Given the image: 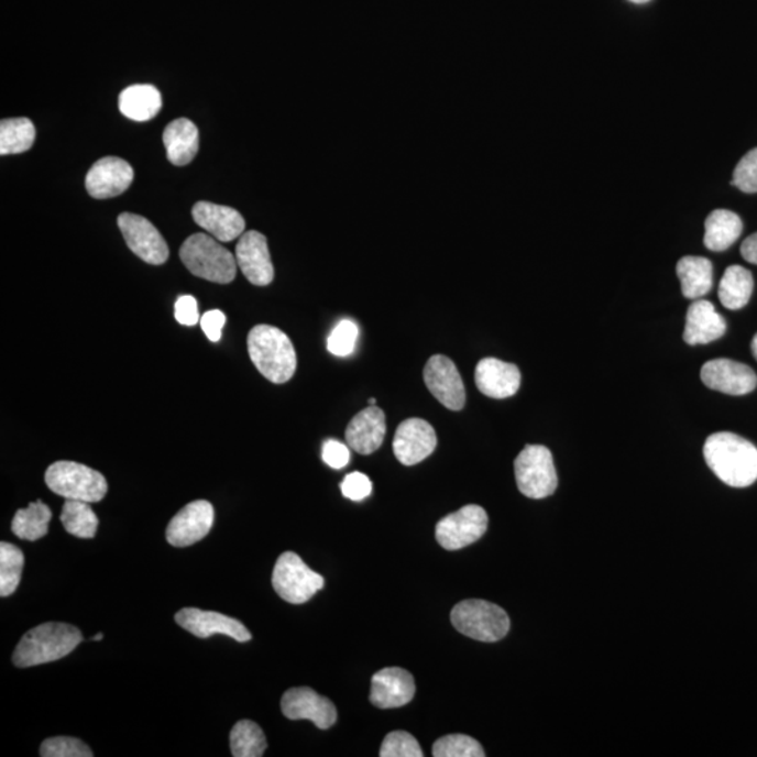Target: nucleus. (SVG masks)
<instances>
[{
  "mask_svg": "<svg viewBox=\"0 0 757 757\" xmlns=\"http://www.w3.org/2000/svg\"><path fill=\"white\" fill-rule=\"evenodd\" d=\"M119 227L128 248L147 264L162 265L168 259V245L152 222L141 215L124 212L119 217Z\"/></svg>",
  "mask_w": 757,
  "mask_h": 757,
  "instance_id": "9d476101",
  "label": "nucleus"
},
{
  "mask_svg": "<svg viewBox=\"0 0 757 757\" xmlns=\"http://www.w3.org/2000/svg\"><path fill=\"white\" fill-rule=\"evenodd\" d=\"M180 259L189 273L215 284H230L237 276V255L206 233H196L183 243Z\"/></svg>",
  "mask_w": 757,
  "mask_h": 757,
  "instance_id": "20e7f679",
  "label": "nucleus"
},
{
  "mask_svg": "<svg viewBox=\"0 0 757 757\" xmlns=\"http://www.w3.org/2000/svg\"><path fill=\"white\" fill-rule=\"evenodd\" d=\"M224 323H227V316L221 310H209L201 317L202 330L212 342L221 341Z\"/></svg>",
  "mask_w": 757,
  "mask_h": 757,
  "instance_id": "79ce46f5",
  "label": "nucleus"
},
{
  "mask_svg": "<svg viewBox=\"0 0 757 757\" xmlns=\"http://www.w3.org/2000/svg\"><path fill=\"white\" fill-rule=\"evenodd\" d=\"M424 381L428 391L442 406L452 412L462 410L465 404V388L452 360L445 355L429 358L424 370Z\"/></svg>",
  "mask_w": 757,
  "mask_h": 757,
  "instance_id": "9b49d317",
  "label": "nucleus"
},
{
  "mask_svg": "<svg viewBox=\"0 0 757 757\" xmlns=\"http://www.w3.org/2000/svg\"><path fill=\"white\" fill-rule=\"evenodd\" d=\"M475 386L483 395L497 398L513 397L520 387V371L514 363L484 358L475 366Z\"/></svg>",
  "mask_w": 757,
  "mask_h": 757,
  "instance_id": "aec40b11",
  "label": "nucleus"
},
{
  "mask_svg": "<svg viewBox=\"0 0 757 757\" xmlns=\"http://www.w3.org/2000/svg\"><path fill=\"white\" fill-rule=\"evenodd\" d=\"M193 218L198 227L206 229L219 242H232L244 233L245 222L242 215L230 207L207 201L197 202L193 208Z\"/></svg>",
  "mask_w": 757,
  "mask_h": 757,
  "instance_id": "4be33fe9",
  "label": "nucleus"
},
{
  "mask_svg": "<svg viewBox=\"0 0 757 757\" xmlns=\"http://www.w3.org/2000/svg\"><path fill=\"white\" fill-rule=\"evenodd\" d=\"M437 448V434L431 424L421 418H408L397 427L393 452L404 465L421 463Z\"/></svg>",
  "mask_w": 757,
  "mask_h": 757,
  "instance_id": "4468645a",
  "label": "nucleus"
},
{
  "mask_svg": "<svg viewBox=\"0 0 757 757\" xmlns=\"http://www.w3.org/2000/svg\"><path fill=\"white\" fill-rule=\"evenodd\" d=\"M733 186L746 194L757 193V147L746 153L736 165Z\"/></svg>",
  "mask_w": 757,
  "mask_h": 757,
  "instance_id": "4c0bfd02",
  "label": "nucleus"
},
{
  "mask_svg": "<svg viewBox=\"0 0 757 757\" xmlns=\"http://www.w3.org/2000/svg\"><path fill=\"white\" fill-rule=\"evenodd\" d=\"M163 143L168 162L174 166H186L198 153V128L187 119L173 121L163 132Z\"/></svg>",
  "mask_w": 757,
  "mask_h": 757,
  "instance_id": "b1692460",
  "label": "nucleus"
},
{
  "mask_svg": "<svg viewBox=\"0 0 757 757\" xmlns=\"http://www.w3.org/2000/svg\"><path fill=\"white\" fill-rule=\"evenodd\" d=\"M375 404H376L375 398H373V397L370 398V406H375Z\"/></svg>",
  "mask_w": 757,
  "mask_h": 757,
  "instance_id": "de8ad7c7",
  "label": "nucleus"
},
{
  "mask_svg": "<svg viewBox=\"0 0 757 757\" xmlns=\"http://www.w3.org/2000/svg\"><path fill=\"white\" fill-rule=\"evenodd\" d=\"M703 453L711 472L729 487L745 489L756 482L757 448L739 435H710Z\"/></svg>",
  "mask_w": 757,
  "mask_h": 757,
  "instance_id": "f257e3e1",
  "label": "nucleus"
},
{
  "mask_svg": "<svg viewBox=\"0 0 757 757\" xmlns=\"http://www.w3.org/2000/svg\"><path fill=\"white\" fill-rule=\"evenodd\" d=\"M174 316L183 326H196L199 321L198 301L194 296H180L174 306Z\"/></svg>",
  "mask_w": 757,
  "mask_h": 757,
  "instance_id": "a19ab883",
  "label": "nucleus"
},
{
  "mask_svg": "<svg viewBox=\"0 0 757 757\" xmlns=\"http://www.w3.org/2000/svg\"><path fill=\"white\" fill-rule=\"evenodd\" d=\"M134 180L130 163L120 157H105L91 166L86 177V189L90 197L106 199L121 196Z\"/></svg>",
  "mask_w": 757,
  "mask_h": 757,
  "instance_id": "f3484780",
  "label": "nucleus"
},
{
  "mask_svg": "<svg viewBox=\"0 0 757 757\" xmlns=\"http://www.w3.org/2000/svg\"><path fill=\"white\" fill-rule=\"evenodd\" d=\"M84 641L78 627L66 623H44L20 639L13 654L18 668H32L63 659Z\"/></svg>",
  "mask_w": 757,
  "mask_h": 757,
  "instance_id": "f03ea898",
  "label": "nucleus"
},
{
  "mask_svg": "<svg viewBox=\"0 0 757 757\" xmlns=\"http://www.w3.org/2000/svg\"><path fill=\"white\" fill-rule=\"evenodd\" d=\"M677 274L684 298L702 299L713 288V263L709 259L687 255L679 260Z\"/></svg>",
  "mask_w": 757,
  "mask_h": 757,
  "instance_id": "a878e982",
  "label": "nucleus"
},
{
  "mask_svg": "<svg viewBox=\"0 0 757 757\" xmlns=\"http://www.w3.org/2000/svg\"><path fill=\"white\" fill-rule=\"evenodd\" d=\"M281 709L286 718L309 720L319 729H329L337 721L336 705L310 688L289 689L281 700Z\"/></svg>",
  "mask_w": 757,
  "mask_h": 757,
  "instance_id": "ddd939ff",
  "label": "nucleus"
},
{
  "mask_svg": "<svg viewBox=\"0 0 757 757\" xmlns=\"http://www.w3.org/2000/svg\"><path fill=\"white\" fill-rule=\"evenodd\" d=\"M119 107L127 119L150 121L162 110V95L152 85L130 86L120 95Z\"/></svg>",
  "mask_w": 757,
  "mask_h": 757,
  "instance_id": "bb28decb",
  "label": "nucleus"
},
{
  "mask_svg": "<svg viewBox=\"0 0 757 757\" xmlns=\"http://www.w3.org/2000/svg\"><path fill=\"white\" fill-rule=\"evenodd\" d=\"M40 755L43 757H91L94 751L80 739L55 736L43 742Z\"/></svg>",
  "mask_w": 757,
  "mask_h": 757,
  "instance_id": "c9c22d12",
  "label": "nucleus"
},
{
  "mask_svg": "<svg viewBox=\"0 0 757 757\" xmlns=\"http://www.w3.org/2000/svg\"><path fill=\"white\" fill-rule=\"evenodd\" d=\"M702 381L711 391L731 396L748 395L757 386V375L751 367L725 358L705 362L702 367Z\"/></svg>",
  "mask_w": 757,
  "mask_h": 757,
  "instance_id": "2eb2a0df",
  "label": "nucleus"
},
{
  "mask_svg": "<svg viewBox=\"0 0 757 757\" xmlns=\"http://www.w3.org/2000/svg\"><path fill=\"white\" fill-rule=\"evenodd\" d=\"M176 622L184 630L194 634L198 638H209L213 634H223L238 643H248L252 639V633L237 618L222 615L218 612L199 611L196 607L182 608L177 613Z\"/></svg>",
  "mask_w": 757,
  "mask_h": 757,
  "instance_id": "dca6fc26",
  "label": "nucleus"
},
{
  "mask_svg": "<svg viewBox=\"0 0 757 757\" xmlns=\"http://www.w3.org/2000/svg\"><path fill=\"white\" fill-rule=\"evenodd\" d=\"M386 437V416L382 408L370 406L358 413L348 424L345 441L360 454H372L382 447Z\"/></svg>",
  "mask_w": 757,
  "mask_h": 757,
  "instance_id": "412c9836",
  "label": "nucleus"
},
{
  "mask_svg": "<svg viewBox=\"0 0 757 757\" xmlns=\"http://www.w3.org/2000/svg\"><path fill=\"white\" fill-rule=\"evenodd\" d=\"M453 627L463 636L483 643H495L508 634L511 622L503 607L487 601L458 603L450 613Z\"/></svg>",
  "mask_w": 757,
  "mask_h": 757,
  "instance_id": "423d86ee",
  "label": "nucleus"
},
{
  "mask_svg": "<svg viewBox=\"0 0 757 757\" xmlns=\"http://www.w3.org/2000/svg\"><path fill=\"white\" fill-rule=\"evenodd\" d=\"M215 511L211 503L193 501L171 520L166 539L174 547H188L198 544L212 529Z\"/></svg>",
  "mask_w": 757,
  "mask_h": 757,
  "instance_id": "f8f14e48",
  "label": "nucleus"
},
{
  "mask_svg": "<svg viewBox=\"0 0 757 757\" xmlns=\"http://www.w3.org/2000/svg\"><path fill=\"white\" fill-rule=\"evenodd\" d=\"M248 348L250 360L270 382L281 385L295 375L298 358L293 341L283 330L268 325L255 326L249 332Z\"/></svg>",
  "mask_w": 757,
  "mask_h": 757,
  "instance_id": "7ed1b4c3",
  "label": "nucleus"
},
{
  "mask_svg": "<svg viewBox=\"0 0 757 757\" xmlns=\"http://www.w3.org/2000/svg\"><path fill=\"white\" fill-rule=\"evenodd\" d=\"M726 321L711 301L694 300L689 306L683 340L689 345H707L725 334Z\"/></svg>",
  "mask_w": 757,
  "mask_h": 757,
  "instance_id": "5701e85b",
  "label": "nucleus"
},
{
  "mask_svg": "<svg viewBox=\"0 0 757 757\" xmlns=\"http://www.w3.org/2000/svg\"><path fill=\"white\" fill-rule=\"evenodd\" d=\"M61 522L68 534L80 539H94L99 528V518L85 501L66 500Z\"/></svg>",
  "mask_w": 757,
  "mask_h": 757,
  "instance_id": "c756f323",
  "label": "nucleus"
},
{
  "mask_svg": "<svg viewBox=\"0 0 757 757\" xmlns=\"http://www.w3.org/2000/svg\"><path fill=\"white\" fill-rule=\"evenodd\" d=\"M234 255H237L238 267L242 270L250 283L255 286H267L273 283L274 265L264 234L255 230L243 233Z\"/></svg>",
  "mask_w": 757,
  "mask_h": 757,
  "instance_id": "a211bd4d",
  "label": "nucleus"
},
{
  "mask_svg": "<svg viewBox=\"0 0 757 757\" xmlns=\"http://www.w3.org/2000/svg\"><path fill=\"white\" fill-rule=\"evenodd\" d=\"M35 141V128L29 119L0 122V155H18L29 151Z\"/></svg>",
  "mask_w": 757,
  "mask_h": 757,
  "instance_id": "7c9ffc66",
  "label": "nucleus"
},
{
  "mask_svg": "<svg viewBox=\"0 0 757 757\" xmlns=\"http://www.w3.org/2000/svg\"><path fill=\"white\" fill-rule=\"evenodd\" d=\"M628 2L636 3V4H644L651 2V0H628Z\"/></svg>",
  "mask_w": 757,
  "mask_h": 757,
  "instance_id": "a18cd8bd",
  "label": "nucleus"
},
{
  "mask_svg": "<svg viewBox=\"0 0 757 757\" xmlns=\"http://www.w3.org/2000/svg\"><path fill=\"white\" fill-rule=\"evenodd\" d=\"M267 749V739L259 724L239 721L230 733V750L234 757H261Z\"/></svg>",
  "mask_w": 757,
  "mask_h": 757,
  "instance_id": "2f4dec72",
  "label": "nucleus"
},
{
  "mask_svg": "<svg viewBox=\"0 0 757 757\" xmlns=\"http://www.w3.org/2000/svg\"><path fill=\"white\" fill-rule=\"evenodd\" d=\"M273 586L284 601L293 605H301L323 590L325 578L310 570L298 555L286 551L276 560Z\"/></svg>",
  "mask_w": 757,
  "mask_h": 757,
  "instance_id": "6e6552de",
  "label": "nucleus"
},
{
  "mask_svg": "<svg viewBox=\"0 0 757 757\" xmlns=\"http://www.w3.org/2000/svg\"><path fill=\"white\" fill-rule=\"evenodd\" d=\"M704 245L711 252H725L740 238L744 223L728 209H715L705 219Z\"/></svg>",
  "mask_w": 757,
  "mask_h": 757,
  "instance_id": "393cba45",
  "label": "nucleus"
},
{
  "mask_svg": "<svg viewBox=\"0 0 757 757\" xmlns=\"http://www.w3.org/2000/svg\"><path fill=\"white\" fill-rule=\"evenodd\" d=\"M487 528L485 509L479 505H465L439 520L435 536L445 550H460L482 539Z\"/></svg>",
  "mask_w": 757,
  "mask_h": 757,
  "instance_id": "1a4fd4ad",
  "label": "nucleus"
},
{
  "mask_svg": "<svg viewBox=\"0 0 757 757\" xmlns=\"http://www.w3.org/2000/svg\"><path fill=\"white\" fill-rule=\"evenodd\" d=\"M45 483L56 495L65 500L94 504L106 497L109 484L103 474L76 462H55L45 472Z\"/></svg>",
  "mask_w": 757,
  "mask_h": 757,
  "instance_id": "39448f33",
  "label": "nucleus"
},
{
  "mask_svg": "<svg viewBox=\"0 0 757 757\" xmlns=\"http://www.w3.org/2000/svg\"><path fill=\"white\" fill-rule=\"evenodd\" d=\"M416 694L413 674L402 668H386L373 674L370 700L377 709H398Z\"/></svg>",
  "mask_w": 757,
  "mask_h": 757,
  "instance_id": "6ab92c4d",
  "label": "nucleus"
},
{
  "mask_svg": "<svg viewBox=\"0 0 757 757\" xmlns=\"http://www.w3.org/2000/svg\"><path fill=\"white\" fill-rule=\"evenodd\" d=\"M51 519H53V513L50 506L43 501H35L28 508L18 511L12 522V530L22 540L43 539L48 534Z\"/></svg>",
  "mask_w": 757,
  "mask_h": 757,
  "instance_id": "c85d7f7f",
  "label": "nucleus"
},
{
  "mask_svg": "<svg viewBox=\"0 0 757 757\" xmlns=\"http://www.w3.org/2000/svg\"><path fill=\"white\" fill-rule=\"evenodd\" d=\"M103 637H105L103 633H99V634H97V636H95L91 639H94V641H101V639H103Z\"/></svg>",
  "mask_w": 757,
  "mask_h": 757,
  "instance_id": "49530a36",
  "label": "nucleus"
},
{
  "mask_svg": "<svg viewBox=\"0 0 757 757\" xmlns=\"http://www.w3.org/2000/svg\"><path fill=\"white\" fill-rule=\"evenodd\" d=\"M321 458L331 469H344L350 462V449L344 443L336 441V439H327L321 449Z\"/></svg>",
  "mask_w": 757,
  "mask_h": 757,
  "instance_id": "ea45409f",
  "label": "nucleus"
},
{
  "mask_svg": "<svg viewBox=\"0 0 757 757\" xmlns=\"http://www.w3.org/2000/svg\"><path fill=\"white\" fill-rule=\"evenodd\" d=\"M515 479L525 497L544 500L555 494L557 478L555 460L549 449L541 445H528L515 459Z\"/></svg>",
  "mask_w": 757,
  "mask_h": 757,
  "instance_id": "0eeeda50",
  "label": "nucleus"
},
{
  "mask_svg": "<svg viewBox=\"0 0 757 757\" xmlns=\"http://www.w3.org/2000/svg\"><path fill=\"white\" fill-rule=\"evenodd\" d=\"M381 757H423L424 751L418 740L406 731H393L383 740Z\"/></svg>",
  "mask_w": 757,
  "mask_h": 757,
  "instance_id": "f704fd0d",
  "label": "nucleus"
},
{
  "mask_svg": "<svg viewBox=\"0 0 757 757\" xmlns=\"http://www.w3.org/2000/svg\"><path fill=\"white\" fill-rule=\"evenodd\" d=\"M754 275L742 265H731L725 270L718 286V298L725 309L740 310L749 304L754 294Z\"/></svg>",
  "mask_w": 757,
  "mask_h": 757,
  "instance_id": "cd10ccee",
  "label": "nucleus"
},
{
  "mask_svg": "<svg viewBox=\"0 0 757 757\" xmlns=\"http://www.w3.org/2000/svg\"><path fill=\"white\" fill-rule=\"evenodd\" d=\"M356 339L358 327L354 321L342 320L331 331L329 341H327V348H329L332 355L348 356L354 352Z\"/></svg>",
  "mask_w": 757,
  "mask_h": 757,
  "instance_id": "e433bc0d",
  "label": "nucleus"
},
{
  "mask_svg": "<svg viewBox=\"0 0 757 757\" xmlns=\"http://www.w3.org/2000/svg\"><path fill=\"white\" fill-rule=\"evenodd\" d=\"M750 350L751 354H754L755 360L757 361V332L756 336L754 337V340L750 342Z\"/></svg>",
  "mask_w": 757,
  "mask_h": 757,
  "instance_id": "c03bdc74",
  "label": "nucleus"
},
{
  "mask_svg": "<svg viewBox=\"0 0 757 757\" xmlns=\"http://www.w3.org/2000/svg\"><path fill=\"white\" fill-rule=\"evenodd\" d=\"M740 254L748 263L757 265V232L744 240L740 245Z\"/></svg>",
  "mask_w": 757,
  "mask_h": 757,
  "instance_id": "37998d69",
  "label": "nucleus"
},
{
  "mask_svg": "<svg viewBox=\"0 0 757 757\" xmlns=\"http://www.w3.org/2000/svg\"><path fill=\"white\" fill-rule=\"evenodd\" d=\"M435 757H484L483 746L468 735H448L432 746Z\"/></svg>",
  "mask_w": 757,
  "mask_h": 757,
  "instance_id": "72a5a7b5",
  "label": "nucleus"
},
{
  "mask_svg": "<svg viewBox=\"0 0 757 757\" xmlns=\"http://www.w3.org/2000/svg\"><path fill=\"white\" fill-rule=\"evenodd\" d=\"M342 495L351 501H362L370 497L372 483L367 475L360 472L350 473L341 483Z\"/></svg>",
  "mask_w": 757,
  "mask_h": 757,
  "instance_id": "58836bf2",
  "label": "nucleus"
},
{
  "mask_svg": "<svg viewBox=\"0 0 757 757\" xmlns=\"http://www.w3.org/2000/svg\"><path fill=\"white\" fill-rule=\"evenodd\" d=\"M24 567V555L18 546L0 544V596L7 597L17 592Z\"/></svg>",
  "mask_w": 757,
  "mask_h": 757,
  "instance_id": "473e14b6",
  "label": "nucleus"
}]
</instances>
